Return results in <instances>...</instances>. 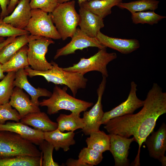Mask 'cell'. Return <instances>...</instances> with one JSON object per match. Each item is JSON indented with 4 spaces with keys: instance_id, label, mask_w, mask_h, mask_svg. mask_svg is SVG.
<instances>
[{
    "instance_id": "cell-1",
    "label": "cell",
    "mask_w": 166,
    "mask_h": 166,
    "mask_svg": "<svg viewBox=\"0 0 166 166\" xmlns=\"http://www.w3.org/2000/svg\"><path fill=\"white\" fill-rule=\"evenodd\" d=\"M141 109L136 113L126 115L112 119L104 128L109 133L127 138L132 136L139 145L134 166L140 165V154L142 144L152 132L156 121L166 113V93L156 83H153L144 100Z\"/></svg>"
},
{
    "instance_id": "cell-2",
    "label": "cell",
    "mask_w": 166,
    "mask_h": 166,
    "mask_svg": "<svg viewBox=\"0 0 166 166\" xmlns=\"http://www.w3.org/2000/svg\"><path fill=\"white\" fill-rule=\"evenodd\" d=\"M50 63L52 65V68L45 71L34 70L29 66L24 69L27 76L30 77L41 76L48 82L67 86L71 91L74 97L76 96L79 89L86 88L88 79L84 75L64 70L55 62L52 61Z\"/></svg>"
},
{
    "instance_id": "cell-3",
    "label": "cell",
    "mask_w": 166,
    "mask_h": 166,
    "mask_svg": "<svg viewBox=\"0 0 166 166\" xmlns=\"http://www.w3.org/2000/svg\"><path fill=\"white\" fill-rule=\"evenodd\" d=\"M67 87L62 89L57 85L53 88V93L48 99L40 102L39 106L47 107V113L49 115L57 113L62 109L70 111L71 113L80 114L93 105V102L76 98L68 94Z\"/></svg>"
},
{
    "instance_id": "cell-4",
    "label": "cell",
    "mask_w": 166,
    "mask_h": 166,
    "mask_svg": "<svg viewBox=\"0 0 166 166\" xmlns=\"http://www.w3.org/2000/svg\"><path fill=\"white\" fill-rule=\"evenodd\" d=\"M34 144L16 133L0 131V158L21 156H42V152Z\"/></svg>"
},
{
    "instance_id": "cell-5",
    "label": "cell",
    "mask_w": 166,
    "mask_h": 166,
    "mask_svg": "<svg viewBox=\"0 0 166 166\" xmlns=\"http://www.w3.org/2000/svg\"><path fill=\"white\" fill-rule=\"evenodd\" d=\"M75 3L73 0L58 3L52 12L49 13L63 41L71 38L78 26L80 17L75 10Z\"/></svg>"
},
{
    "instance_id": "cell-6",
    "label": "cell",
    "mask_w": 166,
    "mask_h": 166,
    "mask_svg": "<svg viewBox=\"0 0 166 166\" xmlns=\"http://www.w3.org/2000/svg\"><path fill=\"white\" fill-rule=\"evenodd\" d=\"M106 48L99 49L97 53L90 57L81 58L77 63L63 69L68 72L78 73L84 75L90 71H97L101 73L102 77L107 78L109 76L107 65L116 59L117 56L115 53L107 52Z\"/></svg>"
},
{
    "instance_id": "cell-7",
    "label": "cell",
    "mask_w": 166,
    "mask_h": 166,
    "mask_svg": "<svg viewBox=\"0 0 166 166\" xmlns=\"http://www.w3.org/2000/svg\"><path fill=\"white\" fill-rule=\"evenodd\" d=\"M27 57L29 65L34 70L45 71L50 69L52 65L45 58L48 47L54 42L52 39L41 36L28 35Z\"/></svg>"
},
{
    "instance_id": "cell-8",
    "label": "cell",
    "mask_w": 166,
    "mask_h": 166,
    "mask_svg": "<svg viewBox=\"0 0 166 166\" xmlns=\"http://www.w3.org/2000/svg\"><path fill=\"white\" fill-rule=\"evenodd\" d=\"M31 16L25 30L31 35L55 40L61 39L49 13L40 9H31Z\"/></svg>"
},
{
    "instance_id": "cell-9",
    "label": "cell",
    "mask_w": 166,
    "mask_h": 166,
    "mask_svg": "<svg viewBox=\"0 0 166 166\" xmlns=\"http://www.w3.org/2000/svg\"><path fill=\"white\" fill-rule=\"evenodd\" d=\"M106 77H102V80L97 90L98 98L97 102L89 111H85L82 118L84 127L82 132L86 136L92 132L100 130L104 112L101 103L102 97L106 84Z\"/></svg>"
},
{
    "instance_id": "cell-10",
    "label": "cell",
    "mask_w": 166,
    "mask_h": 166,
    "mask_svg": "<svg viewBox=\"0 0 166 166\" xmlns=\"http://www.w3.org/2000/svg\"><path fill=\"white\" fill-rule=\"evenodd\" d=\"M137 86L134 81L131 82L130 90L126 100L111 110L104 113L101 124H105L114 118L132 114L136 110L143 106L144 101L139 99L136 95Z\"/></svg>"
},
{
    "instance_id": "cell-11",
    "label": "cell",
    "mask_w": 166,
    "mask_h": 166,
    "mask_svg": "<svg viewBox=\"0 0 166 166\" xmlns=\"http://www.w3.org/2000/svg\"><path fill=\"white\" fill-rule=\"evenodd\" d=\"M69 42L63 47L58 49L54 57L56 59L59 57L73 54L77 50H82L88 47H96L99 49L106 48L102 45L96 38L87 35L79 28H77Z\"/></svg>"
},
{
    "instance_id": "cell-12",
    "label": "cell",
    "mask_w": 166,
    "mask_h": 166,
    "mask_svg": "<svg viewBox=\"0 0 166 166\" xmlns=\"http://www.w3.org/2000/svg\"><path fill=\"white\" fill-rule=\"evenodd\" d=\"M109 135L110 137L109 151L114 158L115 166H129L128 150L131 144L135 141L134 138H127L111 134Z\"/></svg>"
},
{
    "instance_id": "cell-13",
    "label": "cell",
    "mask_w": 166,
    "mask_h": 166,
    "mask_svg": "<svg viewBox=\"0 0 166 166\" xmlns=\"http://www.w3.org/2000/svg\"><path fill=\"white\" fill-rule=\"evenodd\" d=\"M144 142L150 156L159 160L164 156L166 150V125L163 123L156 132H152Z\"/></svg>"
},
{
    "instance_id": "cell-14",
    "label": "cell",
    "mask_w": 166,
    "mask_h": 166,
    "mask_svg": "<svg viewBox=\"0 0 166 166\" xmlns=\"http://www.w3.org/2000/svg\"><path fill=\"white\" fill-rule=\"evenodd\" d=\"M96 38L105 47L116 50L123 54H128L136 50L140 46L139 41L135 39H122L109 37L100 31Z\"/></svg>"
},
{
    "instance_id": "cell-15",
    "label": "cell",
    "mask_w": 166,
    "mask_h": 166,
    "mask_svg": "<svg viewBox=\"0 0 166 166\" xmlns=\"http://www.w3.org/2000/svg\"><path fill=\"white\" fill-rule=\"evenodd\" d=\"M80 29L88 36L96 38L100 30L104 26L103 19L82 7H80Z\"/></svg>"
},
{
    "instance_id": "cell-16",
    "label": "cell",
    "mask_w": 166,
    "mask_h": 166,
    "mask_svg": "<svg viewBox=\"0 0 166 166\" xmlns=\"http://www.w3.org/2000/svg\"><path fill=\"white\" fill-rule=\"evenodd\" d=\"M30 0H19L11 14L2 19L5 22L18 29L24 30L31 16Z\"/></svg>"
},
{
    "instance_id": "cell-17",
    "label": "cell",
    "mask_w": 166,
    "mask_h": 166,
    "mask_svg": "<svg viewBox=\"0 0 166 166\" xmlns=\"http://www.w3.org/2000/svg\"><path fill=\"white\" fill-rule=\"evenodd\" d=\"M0 131L16 133L37 145H39L44 140V132L32 128L20 122H7L4 124H0Z\"/></svg>"
},
{
    "instance_id": "cell-18",
    "label": "cell",
    "mask_w": 166,
    "mask_h": 166,
    "mask_svg": "<svg viewBox=\"0 0 166 166\" xmlns=\"http://www.w3.org/2000/svg\"><path fill=\"white\" fill-rule=\"evenodd\" d=\"M27 76L24 69H20L16 72L13 83L14 86L24 90L30 96L32 101L39 106V98L41 97H49L52 93L45 88L34 87L29 82Z\"/></svg>"
},
{
    "instance_id": "cell-19",
    "label": "cell",
    "mask_w": 166,
    "mask_h": 166,
    "mask_svg": "<svg viewBox=\"0 0 166 166\" xmlns=\"http://www.w3.org/2000/svg\"><path fill=\"white\" fill-rule=\"evenodd\" d=\"M18 112L22 118L29 113L40 111L38 106L34 104L23 89L15 87L9 102Z\"/></svg>"
},
{
    "instance_id": "cell-20",
    "label": "cell",
    "mask_w": 166,
    "mask_h": 166,
    "mask_svg": "<svg viewBox=\"0 0 166 166\" xmlns=\"http://www.w3.org/2000/svg\"><path fill=\"white\" fill-rule=\"evenodd\" d=\"M20 121L43 132L53 131L58 128L57 123L52 121L46 113L41 111L28 114Z\"/></svg>"
},
{
    "instance_id": "cell-21",
    "label": "cell",
    "mask_w": 166,
    "mask_h": 166,
    "mask_svg": "<svg viewBox=\"0 0 166 166\" xmlns=\"http://www.w3.org/2000/svg\"><path fill=\"white\" fill-rule=\"evenodd\" d=\"M75 134L73 131L64 133L57 128L53 131L44 132V138L53 146L56 151L61 148L66 152L69 150L70 146L75 144Z\"/></svg>"
},
{
    "instance_id": "cell-22",
    "label": "cell",
    "mask_w": 166,
    "mask_h": 166,
    "mask_svg": "<svg viewBox=\"0 0 166 166\" xmlns=\"http://www.w3.org/2000/svg\"><path fill=\"white\" fill-rule=\"evenodd\" d=\"M123 0H90L78 4L103 19L111 14L112 8L117 6Z\"/></svg>"
},
{
    "instance_id": "cell-23",
    "label": "cell",
    "mask_w": 166,
    "mask_h": 166,
    "mask_svg": "<svg viewBox=\"0 0 166 166\" xmlns=\"http://www.w3.org/2000/svg\"><path fill=\"white\" fill-rule=\"evenodd\" d=\"M28 46L26 45L22 47L8 61L2 65L4 72H16L21 69L29 66L27 57Z\"/></svg>"
},
{
    "instance_id": "cell-24",
    "label": "cell",
    "mask_w": 166,
    "mask_h": 166,
    "mask_svg": "<svg viewBox=\"0 0 166 166\" xmlns=\"http://www.w3.org/2000/svg\"><path fill=\"white\" fill-rule=\"evenodd\" d=\"M57 128L61 132H74L78 129H82L84 124L80 114L71 113L69 115L60 114L57 119Z\"/></svg>"
},
{
    "instance_id": "cell-25",
    "label": "cell",
    "mask_w": 166,
    "mask_h": 166,
    "mask_svg": "<svg viewBox=\"0 0 166 166\" xmlns=\"http://www.w3.org/2000/svg\"><path fill=\"white\" fill-rule=\"evenodd\" d=\"M29 34L16 37L13 42L4 46L0 50V63L3 64L8 61L22 47L28 43Z\"/></svg>"
},
{
    "instance_id": "cell-26",
    "label": "cell",
    "mask_w": 166,
    "mask_h": 166,
    "mask_svg": "<svg viewBox=\"0 0 166 166\" xmlns=\"http://www.w3.org/2000/svg\"><path fill=\"white\" fill-rule=\"evenodd\" d=\"M86 140L87 147L103 153L109 150L110 137L103 131L99 130L92 132Z\"/></svg>"
},
{
    "instance_id": "cell-27",
    "label": "cell",
    "mask_w": 166,
    "mask_h": 166,
    "mask_svg": "<svg viewBox=\"0 0 166 166\" xmlns=\"http://www.w3.org/2000/svg\"><path fill=\"white\" fill-rule=\"evenodd\" d=\"M42 157L21 156L0 158V166H40Z\"/></svg>"
},
{
    "instance_id": "cell-28",
    "label": "cell",
    "mask_w": 166,
    "mask_h": 166,
    "mask_svg": "<svg viewBox=\"0 0 166 166\" xmlns=\"http://www.w3.org/2000/svg\"><path fill=\"white\" fill-rule=\"evenodd\" d=\"M159 2L157 0H138L126 3L122 2L117 6L127 9L132 14L148 10L154 11L158 8Z\"/></svg>"
},
{
    "instance_id": "cell-29",
    "label": "cell",
    "mask_w": 166,
    "mask_h": 166,
    "mask_svg": "<svg viewBox=\"0 0 166 166\" xmlns=\"http://www.w3.org/2000/svg\"><path fill=\"white\" fill-rule=\"evenodd\" d=\"M15 73H7L0 81V105L9 103L14 87L13 83Z\"/></svg>"
},
{
    "instance_id": "cell-30",
    "label": "cell",
    "mask_w": 166,
    "mask_h": 166,
    "mask_svg": "<svg viewBox=\"0 0 166 166\" xmlns=\"http://www.w3.org/2000/svg\"><path fill=\"white\" fill-rule=\"evenodd\" d=\"M166 18L165 16L160 15L152 10L136 12L132 14L131 15L133 23L147 24L152 25L157 24Z\"/></svg>"
},
{
    "instance_id": "cell-31",
    "label": "cell",
    "mask_w": 166,
    "mask_h": 166,
    "mask_svg": "<svg viewBox=\"0 0 166 166\" xmlns=\"http://www.w3.org/2000/svg\"><path fill=\"white\" fill-rule=\"evenodd\" d=\"M78 157L79 159L89 166L98 165L103 158L102 153L88 147H84L81 150Z\"/></svg>"
},
{
    "instance_id": "cell-32",
    "label": "cell",
    "mask_w": 166,
    "mask_h": 166,
    "mask_svg": "<svg viewBox=\"0 0 166 166\" xmlns=\"http://www.w3.org/2000/svg\"><path fill=\"white\" fill-rule=\"evenodd\" d=\"M22 117L15 109L12 108L9 103L0 105V124H4L8 120L19 122Z\"/></svg>"
},
{
    "instance_id": "cell-33",
    "label": "cell",
    "mask_w": 166,
    "mask_h": 166,
    "mask_svg": "<svg viewBox=\"0 0 166 166\" xmlns=\"http://www.w3.org/2000/svg\"><path fill=\"white\" fill-rule=\"evenodd\" d=\"M39 146V148L43 154L42 166H59L58 164L53 160V153L54 147L51 143L44 140Z\"/></svg>"
},
{
    "instance_id": "cell-34",
    "label": "cell",
    "mask_w": 166,
    "mask_h": 166,
    "mask_svg": "<svg viewBox=\"0 0 166 166\" xmlns=\"http://www.w3.org/2000/svg\"><path fill=\"white\" fill-rule=\"evenodd\" d=\"M27 34H29V33L27 31L15 28L5 22L2 19H0V37H17Z\"/></svg>"
},
{
    "instance_id": "cell-35",
    "label": "cell",
    "mask_w": 166,
    "mask_h": 166,
    "mask_svg": "<svg viewBox=\"0 0 166 166\" xmlns=\"http://www.w3.org/2000/svg\"><path fill=\"white\" fill-rule=\"evenodd\" d=\"M58 3V0H31V9H39L48 13L52 12Z\"/></svg>"
},
{
    "instance_id": "cell-36",
    "label": "cell",
    "mask_w": 166,
    "mask_h": 166,
    "mask_svg": "<svg viewBox=\"0 0 166 166\" xmlns=\"http://www.w3.org/2000/svg\"><path fill=\"white\" fill-rule=\"evenodd\" d=\"M10 0H0V6L1 11L0 14V19H3L5 17L8 15L7 7Z\"/></svg>"
},
{
    "instance_id": "cell-37",
    "label": "cell",
    "mask_w": 166,
    "mask_h": 166,
    "mask_svg": "<svg viewBox=\"0 0 166 166\" xmlns=\"http://www.w3.org/2000/svg\"><path fill=\"white\" fill-rule=\"evenodd\" d=\"M65 165L67 166H89L79 159L77 160L69 158L66 161Z\"/></svg>"
},
{
    "instance_id": "cell-38",
    "label": "cell",
    "mask_w": 166,
    "mask_h": 166,
    "mask_svg": "<svg viewBox=\"0 0 166 166\" xmlns=\"http://www.w3.org/2000/svg\"><path fill=\"white\" fill-rule=\"evenodd\" d=\"M19 0H10L7 7V12L8 14L11 13L16 7Z\"/></svg>"
},
{
    "instance_id": "cell-39",
    "label": "cell",
    "mask_w": 166,
    "mask_h": 166,
    "mask_svg": "<svg viewBox=\"0 0 166 166\" xmlns=\"http://www.w3.org/2000/svg\"><path fill=\"white\" fill-rule=\"evenodd\" d=\"M16 37L12 36L8 38L4 41L0 43V50L6 45L13 42Z\"/></svg>"
},
{
    "instance_id": "cell-40",
    "label": "cell",
    "mask_w": 166,
    "mask_h": 166,
    "mask_svg": "<svg viewBox=\"0 0 166 166\" xmlns=\"http://www.w3.org/2000/svg\"><path fill=\"white\" fill-rule=\"evenodd\" d=\"M71 0H58V3H62L64 2L69 1ZM78 0V4H79L83 2H84L86 1H89L90 0Z\"/></svg>"
},
{
    "instance_id": "cell-41",
    "label": "cell",
    "mask_w": 166,
    "mask_h": 166,
    "mask_svg": "<svg viewBox=\"0 0 166 166\" xmlns=\"http://www.w3.org/2000/svg\"><path fill=\"white\" fill-rule=\"evenodd\" d=\"M159 161L161 163L162 166L166 165V157L165 156L161 158Z\"/></svg>"
},
{
    "instance_id": "cell-42",
    "label": "cell",
    "mask_w": 166,
    "mask_h": 166,
    "mask_svg": "<svg viewBox=\"0 0 166 166\" xmlns=\"http://www.w3.org/2000/svg\"><path fill=\"white\" fill-rule=\"evenodd\" d=\"M2 65L0 63V80L2 79L5 76L4 74V72L2 69Z\"/></svg>"
},
{
    "instance_id": "cell-43",
    "label": "cell",
    "mask_w": 166,
    "mask_h": 166,
    "mask_svg": "<svg viewBox=\"0 0 166 166\" xmlns=\"http://www.w3.org/2000/svg\"><path fill=\"white\" fill-rule=\"evenodd\" d=\"M5 40L4 37H0V43L2 42Z\"/></svg>"
}]
</instances>
